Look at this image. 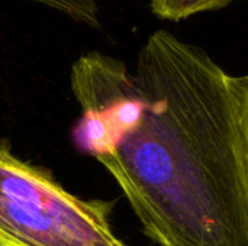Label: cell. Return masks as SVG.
<instances>
[{
  "mask_svg": "<svg viewBox=\"0 0 248 246\" xmlns=\"http://www.w3.org/2000/svg\"><path fill=\"white\" fill-rule=\"evenodd\" d=\"M140 122L99 162L158 246H248L243 77L169 30L138 52Z\"/></svg>",
  "mask_w": 248,
  "mask_h": 246,
  "instance_id": "cell-1",
  "label": "cell"
},
{
  "mask_svg": "<svg viewBox=\"0 0 248 246\" xmlns=\"http://www.w3.org/2000/svg\"><path fill=\"white\" fill-rule=\"evenodd\" d=\"M115 204L67 191L0 144V246H129L112 228Z\"/></svg>",
  "mask_w": 248,
  "mask_h": 246,
  "instance_id": "cell-2",
  "label": "cell"
},
{
  "mask_svg": "<svg viewBox=\"0 0 248 246\" xmlns=\"http://www.w3.org/2000/svg\"><path fill=\"white\" fill-rule=\"evenodd\" d=\"M70 86L81 107L71 128L73 145L99 161L141 119L144 100L134 72L121 59L93 51L74 61Z\"/></svg>",
  "mask_w": 248,
  "mask_h": 246,
  "instance_id": "cell-3",
  "label": "cell"
},
{
  "mask_svg": "<svg viewBox=\"0 0 248 246\" xmlns=\"http://www.w3.org/2000/svg\"><path fill=\"white\" fill-rule=\"evenodd\" d=\"M232 0H151V10L160 19L179 22L202 12L218 10Z\"/></svg>",
  "mask_w": 248,
  "mask_h": 246,
  "instance_id": "cell-4",
  "label": "cell"
},
{
  "mask_svg": "<svg viewBox=\"0 0 248 246\" xmlns=\"http://www.w3.org/2000/svg\"><path fill=\"white\" fill-rule=\"evenodd\" d=\"M64 13L70 19L90 28H100L96 0H31Z\"/></svg>",
  "mask_w": 248,
  "mask_h": 246,
  "instance_id": "cell-5",
  "label": "cell"
},
{
  "mask_svg": "<svg viewBox=\"0 0 248 246\" xmlns=\"http://www.w3.org/2000/svg\"><path fill=\"white\" fill-rule=\"evenodd\" d=\"M243 123H244V135H246V144H247L248 152V75H243Z\"/></svg>",
  "mask_w": 248,
  "mask_h": 246,
  "instance_id": "cell-6",
  "label": "cell"
}]
</instances>
